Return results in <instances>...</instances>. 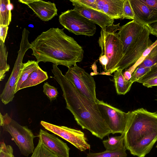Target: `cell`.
Returning a JSON list of instances; mask_svg holds the SVG:
<instances>
[{"mask_svg":"<svg viewBox=\"0 0 157 157\" xmlns=\"http://www.w3.org/2000/svg\"><path fill=\"white\" fill-rule=\"evenodd\" d=\"M53 78L60 86L66 101V108L73 115L77 124L94 136L102 139L111 133L101 116L96 102L81 94L62 73L57 66L52 65Z\"/></svg>","mask_w":157,"mask_h":157,"instance_id":"1","label":"cell"},{"mask_svg":"<svg viewBox=\"0 0 157 157\" xmlns=\"http://www.w3.org/2000/svg\"><path fill=\"white\" fill-rule=\"evenodd\" d=\"M64 29L51 28L42 32L31 43L32 55L38 63L51 62L68 68L82 60V47L73 37L65 33Z\"/></svg>","mask_w":157,"mask_h":157,"instance_id":"2","label":"cell"},{"mask_svg":"<svg viewBox=\"0 0 157 157\" xmlns=\"http://www.w3.org/2000/svg\"><path fill=\"white\" fill-rule=\"evenodd\" d=\"M118 33L123 44L124 54L118 68L123 71L135 63L153 43L148 28L134 20L120 26Z\"/></svg>","mask_w":157,"mask_h":157,"instance_id":"3","label":"cell"},{"mask_svg":"<svg viewBox=\"0 0 157 157\" xmlns=\"http://www.w3.org/2000/svg\"><path fill=\"white\" fill-rule=\"evenodd\" d=\"M157 132V113L143 108L131 112L124 132V144L129 151L140 140Z\"/></svg>","mask_w":157,"mask_h":157,"instance_id":"4","label":"cell"},{"mask_svg":"<svg viewBox=\"0 0 157 157\" xmlns=\"http://www.w3.org/2000/svg\"><path fill=\"white\" fill-rule=\"evenodd\" d=\"M120 23L101 29L98 42L101 48L100 56L105 55L108 63L104 69L109 74L118 69L119 64L123 57V44L118 32Z\"/></svg>","mask_w":157,"mask_h":157,"instance_id":"5","label":"cell"},{"mask_svg":"<svg viewBox=\"0 0 157 157\" xmlns=\"http://www.w3.org/2000/svg\"><path fill=\"white\" fill-rule=\"evenodd\" d=\"M0 125L4 131L10 134L22 155L28 156L33 153L35 149L33 140L35 136L27 126L21 125L7 113L3 115L1 113Z\"/></svg>","mask_w":157,"mask_h":157,"instance_id":"6","label":"cell"},{"mask_svg":"<svg viewBox=\"0 0 157 157\" xmlns=\"http://www.w3.org/2000/svg\"><path fill=\"white\" fill-rule=\"evenodd\" d=\"M29 33L23 31L18 55L10 75L6 83L0 98L5 105L11 102L14 97L16 85L23 67V59L26 52L31 48L28 40Z\"/></svg>","mask_w":157,"mask_h":157,"instance_id":"7","label":"cell"},{"mask_svg":"<svg viewBox=\"0 0 157 157\" xmlns=\"http://www.w3.org/2000/svg\"><path fill=\"white\" fill-rule=\"evenodd\" d=\"M59 22L65 28L76 35L92 36L95 34V24L73 9L62 13Z\"/></svg>","mask_w":157,"mask_h":157,"instance_id":"8","label":"cell"},{"mask_svg":"<svg viewBox=\"0 0 157 157\" xmlns=\"http://www.w3.org/2000/svg\"><path fill=\"white\" fill-rule=\"evenodd\" d=\"M79 92L89 100L97 102L96 84L93 76L77 66L68 68L64 75Z\"/></svg>","mask_w":157,"mask_h":157,"instance_id":"9","label":"cell"},{"mask_svg":"<svg viewBox=\"0 0 157 157\" xmlns=\"http://www.w3.org/2000/svg\"><path fill=\"white\" fill-rule=\"evenodd\" d=\"M96 103L111 133H124L131 112L125 113L103 101L98 100Z\"/></svg>","mask_w":157,"mask_h":157,"instance_id":"10","label":"cell"},{"mask_svg":"<svg viewBox=\"0 0 157 157\" xmlns=\"http://www.w3.org/2000/svg\"><path fill=\"white\" fill-rule=\"evenodd\" d=\"M40 124L45 129L67 140L81 151L90 148L84 134L80 130L56 125L44 121H41Z\"/></svg>","mask_w":157,"mask_h":157,"instance_id":"11","label":"cell"},{"mask_svg":"<svg viewBox=\"0 0 157 157\" xmlns=\"http://www.w3.org/2000/svg\"><path fill=\"white\" fill-rule=\"evenodd\" d=\"M27 5L41 20L47 21L57 15V9L54 3L40 0H19Z\"/></svg>","mask_w":157,"mask_h":157,"instance_id":"12","label":"cell"},{"mask_svg":"<svg viewBox=\"0 0 157 157\" xmlns=\"http://www.w3.org/2000/svg\"><path fill=\"white\" fill-rule=\"evenodd\" d=\"M74 6L73 9L95 24L99 26L102 29L113 25L114 19L98 10L87 8L70 0Z\"/></svg>","mask_w":157,"mask_h":157,"instance_id":"13","label":"cell"},{"mask_svg":"<svg viewBox=\"0 0 157 157\" xmlns=\"http://www.w3.org/2000/svg\"><path fill=\"white\" fill-rule=\"evenodd\" d=\"M129 1L134 14V20L145 26L157 21V11L142 0H129Z\"/></svg>","mask_w":157,"mask_h":157,"instance_id":"14","label":"cell"},{"mask_svg":"<svg viewBox=\"0 0 157 157\" xmlns=\"http://www.w3.org/2000/svg\"><path fill=\"white\" fill-rule=\"evenodd\" d=\"M38 137L42 143L58 157H69L70 149L67 144L54 135L40 129Z\"/></svg>","mask_w":157,"mask_h":157,"instance_id":"15","label":"cell"},{"mask_svg":"<svg viewBox=\"0 0 157 157\" xmlns=\"http://www.w3.org/2000/svg\"><path fill=\"white\" fill-rule=\"evenodd\" d=\"M124 0H96L97 10L114 19H123Z\"/></svg>","mask_w":157,"mask_h":157,"instance_id":"16","label":"cell"},{"mask_svg":"<svg viewBox=\"0 0 157 157\" xmlns=\"http://www.w3.org/2000/svg\"><path fill=\"white\" fill-rule=\"evenodd\" d=\"M157 141V132H156L140 140L130 152L133 155L144 157L150 152Z\"/></svg>","mask_w":157,"mask_h":157,"instance_id":"17","label":"cell"},{"mask_svg":"<svg viewBox=\"0 0 157 157\" xmlns=\"http://www.w3.org/2000/svg\"><path fill=\"white\" fill-rule=\"evenodd\" d=\"M48 78L47 73L39 66L29 75L20 88V90L36 85Z\"/></svg>","mask_w":157,"mask_h":157,"instance_id":"18","label":"cell"},{"mask_svg":"<svg viewBox=\"0 0 157 157\" xmlns=\"http://www.w3.org/2000/svg\"><path fill=\"white\" fill-rule=\"evenodd\" d=\"M114 73L113 78L117 93L118 94L124 95L129 91L133 83L125 79L122 71L121 69H118Z\"/></svg>","mask_w":157,"mask_h":157,"instance_id":"19","label":"cell"},{"mask_svg":"<svg viewBox=\"0 0 157 157\" xmlns=\"http://www.w3.org/2000/svg\"><path fill=\"white\" fill-rule=\"evenodd\" d=\"M39 66L36 61L29 60L26 63H23L20 77L17 83L15 93L20 90L22 84L27 79L29 75Z\"/></svg>","mask_w":157,"mask_h":157,"instance_id":"20","label":"cell"},{"mask_svg":"<svg viewBox=\"0 0 157 157\" xmlns=\"http://www.w3.org/2000/svg\"><path fill=\"white\" fill-rule=\"evenodd\" d=\"M11 20V13L9 0H0V25L8 26Z\"/></svg>","mask_w":157,"mask_h":157,"instance_id":"21","label":"cell"},{"mask_svg":"<svg viewBox=\"0 0 157 157\" xmlns=\"http://www.w3.org/2000/svg\"><path fill=\"white\" fill-rule=\"evenodd\" d=\"M124 133L120 136H112L108 139L102 141L103 144L106 150L114 151L123 148L124 144Z\"/></svg>","mask_w":157,"mask_h":157,"instance_id":"22","label":"cell"},{"mask_svg":"<svg viewBox=\"0 0 157 157\" xmlns=\"http://www.w3.org/2000/svg\"><path fill=\"white\" fill-rule=\"evenodd\" d=\"M8 52L4 43L0 40V81H2L6 76L5 73L10 69L7 63Z\"/></svg>","mask_w":157,"mask_h":157,"instance_id":"23","label":"cell"},{"mask_svg":"<svg viewBox=\"0 0 157 157\" xmlns=\"http://www.w3.org/2000/svg\"><path fill=\"white\" fill-rule=\"evenodd\" d=\"M125 146L123 148L114 151H105L98 153L90 152L86 157H127Z\"/></svg>","mask_w":157,"mask_h":157,"instance_id":"24","label":"cell"},{"mask_svg":"<svg viewBox=\"0 0 157 157\" xmlns=\"http://www.w3.org/2000/svg\"><path fill=\"white\" fill-rule=\"evenodd\" d=\"M31 157H58L48 149L39 139L37 145Z\"/></svg>","mask_w":157,"mask_h":157,"instance_id":"25","label":"cell"},{"mask_svg":"<svg viewBox=\"0 0 157 157\" xmlns=\"http://www.w3.org/2000/svg\"><path fill=\"white\" fill-rule=\"evenodd\" d=\"M157 62V44L148 56L137 67H151Z\"/></svg>","mask_w":157,"mask_h":157,"instance_id":"26","label":"cell"},{"mask_svg":"<svg viewBox=\"0 0 157 157\" xmlns=\"http://www.w3.org/2000/svg\"><path fill=\"white\" fill-rule=\"evenodd\" d=\"M43 88L44 93L51 101L56 99L59 94L56 88L47 82L44 83Z\"/></svg>","mask_w":157,"mask_h":157,"instance_id":"27","label":"cell"},{"mask_svg":"<svg viewBox=\"0 0 157 157\" xmlns=\"http://www.w3.org/2000/svg\"><path fill=\"white\" fill-rule=\"evenodd\" d=\"M157 44V39L144 51L141 57L128 70L132 73L137 67L148 56Z\"/></svg>","mask_w":157,"mask_h":157,"instance_id":"28","label":"cell"},{"mask_svg":"<svg viewBox=\"0 0 157 157\" xmlns=\"http://www.w3.org/2000/svg\"><path fill=\"white\" fill-rule=\"evenodd\" d=\"M151 67H137L132 73L131 78L129 80L133 83L137 82L139 79L145 75L151 70Z\"/></svg>","mask_w":157,"mask_h":157,"instance_id":"29","label":"cell"},{"mask_svg":"<svg viewBox=\"0 0 157 157\" xmlns=\"http://www.w3.org/2000/svg\"><path fill=\"white\" fill-rule=\"evenodd\" d=\"M134 20L135 16L129 0H124L123 5V19Z\"/></svg>","mask_w":157,"mask_h":157,"instance_id":"30","label":"cell"},{"mask_svg":"<svg viewBox=\"0 0 157 157\" xmlns=\"http://www.w3.org/2000/svg\"><path fill=\"white\" fill-rule=\"evenodd\" d=\"M0 157H15L13 149L10 145H6L3 142L0 143Z\"/></svg>","mask_w":157,"mask_h":157,"instance_id":"31","label":"cell"},{"mask_svg":"<svg viewBox=\"0 0 157 157\" xmlns=\"http://www.w3.org/2000/svg\"><path fill=\"white\" fill-rule=\"evenodd\" d=\"M156 77H157V62L151 67V69L148 72L140 78L137 82L143 83L147 80Z\"/></svg>","mask_w":157,"mask_h":157,"instance_id":"32","label":"cell"},{"mask_svg":"<svg viewBox=\"0 0 157 157\" xmlns=\"http://www.w3.org/2000/svg\"><path fill=\"white\" fill-rule=\"evenodd\" d=\"M80 5L88 8L97 10L96 0H74Z\"/></svg>","mask_w":157,"mask_h":157,"instance_id":"33","label":"cell"},{"mask_svg":"<svg viewBox=\"0 0 157 157\" xmlns=\"http://www.w3.org/2000/svg\"><path fill=\"white\" fill-rule=\"evenodd\" d=\"M8 29V26L0 25V39L4 43L7 36Z\"/></svg>","mask_w":157,"mask_h":157,"instance_id":"34","label":"cell"},{"mask_svg":"<svg viewBox=\"0 0 157 157\" xmlns=\"http://www.w3.org/2000/svg\"><path fill=\"white\" fill-rule=\"evenodd\" d=\"M146 26L148 28L150 34L157 36V21Z\"/></svg>","mask_w":157,"mask_h":157,"instance_id":"35","label":"cell"},{"mask_svg":"<svg viewBox=\"0 0 157 157\" xmlns=\"http://www.w3.org/2000/svg\"><path fill=\"white\" fill-rule=\"evenodd\" d=\"M143 86L147 88L157 86V77L151 78L142 83Z\"/></svg>","mask_w":157,"mask_h":157,"instance_id":"36","label":"cell"},{"mask_svg":"<svg viewBox=\"0 0 157 157\" xmlns=\"http://www.w3.org/2000/svg\"><path fill=\"white\" fill-rule=\"evenodd\" d=\"M146 5L157 11V0H142Z\"/></svg>","mask_w":157,"mask_h":157,"instance_id":"37","label":"cell"},{"mask_svg":"<svg viewBox=\"0 0 157 157\" xmlns=\"http://www.w3.org/2000/svg\"><path fill=\"white\" fill-rule=\"evenodd\" d=\"M132 74L129 71L126 70L124 72L123 75L125 79L127 81H128L131 77Z\"/></svg>","mask_w":157,"mask_h":157,"instance_id":"38","label":"cell"},{"mask_svg":"<svg viewBox=\"0 0 157 157\" xmlns=\"http://www.w3.org/2000/svg\"><path fill=\"white\" fill-rule=\"evenodd\" d=\"M156 147L157 148V145L156 146Z\"/></svg>","mask_w":157,"mask_h":157,"instance_id":"39","label":"cell"}]
</instances>
